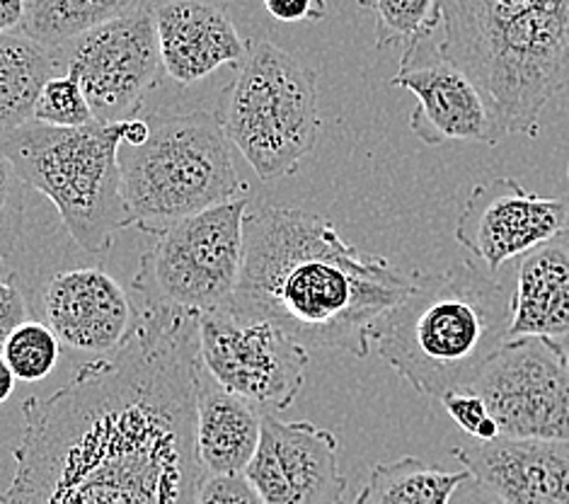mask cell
Instances as JSON below:
<instances>
[{
	"mask_svg": "<svg viewBox=\"0 0 569 504\" xmlns=\"http://www.w3.org/2000/svg\"><path fill=\"white\" fill-rule=\"evenodd\" d=\"M12 391H16V374H12L3 354H0V405L10 398Z\"/></svg>",
	"mask_w": 569,
	"mask_h": 504,
	"instance_id": "obj_33",
	"label": "cell"
},
{
	"mask_svg": "<svg viewBox=\"0 0 569 504\" xmlns=\"http://www.w3.org/2000/svg\"><path fill=\"white\" fill-rule=\"evenodd\" d=\"M0 354H3L16 378L34 384V381H42L53 372L61 345L49 325L42 320H24L10 333Z\"/></svg>",
	"mask_w": 569,
	"mask_h": 504,
	"instance_id": "obj_24",
	"label": "cell"
},
{
	"mask_svg": "<svg viewBox=\"0 0 569 504\" xmlns=\"http://www.w3.org/2000/svg\"><path fill=\"white\" fill-rule=\"evenodd\" d=\"M27 20V0H0V34L22 32Z\"/></svg>",
	"mask_w": 569,
	"mask_h": 504,
	"instance_id": "obj_32",
	"label": "cell"
},
{
	"mask_svg": "<svg viewBox=\"0 0 569 504\" xmlns=\"http://www.w3.org/2000/svg\"><path fill=\"white\" fill-rule=\"evenodd\" d=\"M357 3L373 12L378 49L392 45H402V49L417 47L441 24L439 0H357Z\"/></svg>",
	"mask_w": 569,
	"mask_h": 504,
	"instance_id": "obj_23",
	"label": "cell"
},
{
	"mask_svg": "<svg viewBox=\"0 0 569 504\" xmlns=\"http://www.w3.org/2000/svg\"><path fill=\"white\" fill-rule=\"evenodd\" d=\"M194 504H264V502L254 493V487L246 478V473H238V475L204 473V478H201L197 490Z\"/></svg>",
	"mask_w": 569,
	"mask_h": 504,
	"instance_id": "obj_27",
	"label": "cell"
},
{
	"mask_svg": "<svg viewBox=\"0 0 569 504\" xmlns=\"http://www.w3.org/2000/svg\"><path fill=\"white\" fill-rule=\"evenodd\" d=\"M57 53L61 73L76 78L98 125L137 119L166 71L148 6L71 39Z\"/></svg>",
	"mask_w": 569,
	"mask_h": 504,
	"instance_id": "obj_9",
	"label": "cell"
},
{
	"mask_svg": "<svg viewBox=\"0 0 569 504\" xmlns=\"http://www.w3.org/2000/svg\"><path fill=\"white\" fill-rule=\"evenodd\" d=\"M199 357L216 384L262 415L283 413L303 388L310 352L272 323L230 313L199 316Z\"/></svg>",
	"mask_w": 569,
	"mask_h": 504,
	"instance_id": "obj_10",
	"label": "cell"
},
{
	"mask_svg": "<svg viewBox=\"0 0 569 504\" xmlns=\"http://www.w3.org/2000/svg\"><path fill=\"white\" fill-rule=\"evenodd\" d=\"M567 175H569V162H567Z\"/></svg>",
	"mask_w": 569,
	"mask_h": 504,
	"instance_id": "obj_35",
	"label": "cell"
},
{
	"mask_svg": "<svg viewBox=\"0 0 569 504\" xmlns=\"http://www.w3.org/2000/svg\"><path fill=\"white\" fill-rule=\"evenodd\" d=\"M37 320L49 325L61 349L107 357L131 337L139 304L102 265L61 269L34 294Z\"/></svg>",
	"mask_w": 569,
	"mask_h": 504,
	"instance_id": "obj_15",
	"label": "cell"
},
{
	"mask_svg": "<svg viewBox=\"0 0 569 504\" xmlns=\"http://www.w3.org/2000/svg\"><path fill=\"white\" fill-rule=\"evenodd\" d=\"M24 224V182L16 166L0 156V265L16 255Z\"/></svg>",
	"mask_w": 569,
	"mask_h": 504,
	"instance_id": "obj_26",
	"label": "cell"
},
{
	"mask_svg": "<svg viewBox=\"0 0 569 504\" xmlns=\"http://www.w3.org/2000/svg\"><path fill=\"white\" fill-rule=\"evenodd\" d=\"M466 478H470L466 468L443 471L422 458L402 456L376 463L355 504H449Z\"/></svg>",
	"mask_w": 569,
	"mask_h": 504,
	"instance_id": "obj_21",
	"label": "cell"
},
{
	"mask_svg": "<svg viewBox=\"0 0 569 504\" xmlns=\"http://www.w3.org/2000/svg\"><path fill=\"white\" fill-rule=\"evenodd\" d=\"M441 403L456 425L466 434H470L472 439H478L482 425L490 419V413H487V405L480 395L468 391V388H460V391L446 393Z\"/></svg>",
	"mask_w": 569,
	"mask_h": 504,
	"instance_id": "obj_28",
	"label": "cell"
},
{
	"mask_svg": "<svg viewBox=\"0 0 569 504\" xmlns=\"http://www.w3.org/2000/svg\"><path fill=\"white\" fill-rule=\"evenodd\" d=\"M57 73H61L57 47L22 32L0 34V131L34 119L39 92Z\"/></svg>",
	"mask_w": 569,
	"mask_h": 504,
	"instance_id": "obj_20",
	"label": "cell"
},
{
	"mask_svg": "<svg viewBox=\"0 0 569 504\" xmlns=\"http://www.w3.org/2000/svg\"><path fill=\"white\" fill-rule=\"evenodd\" d=\"M451 454L507 504H569V442L497 437Z\"/></svg>",
	"mask_w": 569,
	"mask_h": 504,
	"instance_id": "obj_17",
	"label": "cell"
},
{
	"mask_svg": "<svg viewBox=\"0 0 569 504\" xmlns=\"http://www.w3.org/2000/svg\"><path fill=\"white\" fill-rule=\"evenodd\" d=\"M412 289L381 255H363L325 216L257 207L246 216V248L228 313L272 323L303 347L369 357L373 330Z\"/></svg>",
	"mask_w": 569,
	"mask_h": 504,
	"instance_id": "obj_2",
	"label": "cell"
},
{
	"mask_svg": "<svg viewBox=\"0 0 569 504\" xmlns=\"http://www.w3.org/2000/svg\"><path fill=\"white\" fill-rule=\"evenodd\" d=\"M519 337L555 347L569 343V234L526 253L517 265L509 339Z\"/></svg>",
	"mask_w": 569,
	"mask_h": 504,
	"instance_id": "obj_18",
	"label": "cell"
},
{
	"mask_svg": "<svg viewBox=\"0 0 569 504\" xmlns=\"http://www.w3.org/2000/svg\"><path fill=\"white\" fill-rule=\"evenodd\" d=\"M441 57L476 83L507 134L536 139L569 88V0H439Z\"/></svg>",
	"mask_w": 569,
	"mask_h": 504,
	"instance_id": "obj_3",
	"label": "cell"
},
{
	"mask_svg": "<svg viewBox=\"0 0 569 504\" xmlns=\"http://www.w3.org/2000/svg\"><path fill=\"white\" fill-rule=\"evenodd\" d=\"M124 127L127 121L88 127L27 121L0 131V156L24 185L51 199L78 248L94 257L110 253L114 234L131 226L117 158Z\"/></svg>",
	"mask_w": 569,
	"mask_h": 504,
	"instance_id": "obj_5",
	"label": "cell"
},
{
	"mask_svg": "<svg viewBox=\"0 0 569 504\" xmlns=\"http://www.w3.org/2000/svg\"><path fill=\"white\" fill-rule=\"evenodd\" d=\"M511 291L478 263L441 275L415 271L412 289L376 325L373 345L427 398L468 388L509 343Z\"/></svg>",
	"mask_w": 569,
	"mask_h": 504,
	"instance_id": "obj_4",
	"label": "cell"
},
{
	"mask_svg": "<svg viewBox=\"0 0 569 504\" xmlns=\"http://www.w3.org/2000/svg\"><path fill=\"white\" fill-rule=\"evenodd\" d=\"M562 234H569V197L528 192L513 177H492L472 189L453 230L492 275Z\"/></svg>",
	"mask_w": 569,
	"mask_h": 504,
	"instance_id": "obj_12",
	"label": "cell"
},
{
	"mask_svg": "<svg viewBox=\"0 0 569 504\" xmlns=\"http://www.w3.org/2000/svg\"><path fill=\"white\" fill-rule=\"evenodd\" d=\"M246 478L264 504H342L347 478L340 471V442L313 422L262 417L260 446Z\"/></svg>",
	"mask_w": 569,
	"mask_h": 504,
	"instance_id": "obj_14",
	"label": "cell"
},
{
	"mask_svg": "<svg viewBox=\"0 0 569 504\" xmlns=\"http://www.w3.org/2000/svg\"><path fill=\"white\" fill-rule=\"evenodd\" d=\"M49 127H88L94 125L83 90L69 73L51 76L34 107V119Z\"/></svg>",
	"mask_w": 569,
	"mask_h": 504,
	"instance_id": "obj_25",
	"label": "cell"
},
{
	"mask_svg": "<svg viewBox=\"0 0 569 504\" xmlns=\"http://www.w3.org/2000/svg\"><path fill=\"white\" fill-rule=\"evenodd\" d=\"M390 86L415 95L417 107L410 115V129L427 146L446 141L495 146L509 136L492 102L458 66L441 57L431 37L402 49L400 71L390 78Z\"/></svg>",
	"mask_w": 569,
	"mask_h": 504,
	"instance_id": "obj_13",
	"label": "cell"
},
{
	"mask_svg": "<svg viewBox=\"0 0 569 504\" xmlns=\"http://www.w3.org/2000/svg\"><path fill=\"white\" fill-rule=\"evenodd\" d=\"M560 349H562V357H565V364H567V369H569V343L562 345Z\"/></svg>",
	"mask_w": 569,
	"mask_h": 504,
	"instance_id": "obj_34",
	"label": "cell"
},
{
	"mask_svg": "<svg viewBox=\"0 0 569 504\" xmlns=\"http://www.w3.org/2000/svg\"><path fill=\"white\" fill-rule=\"evenodd\" d=\"M117 158L131 226L151 236L250 189L219 119L204 110L151 119L146 139L121 144Z\"/></svg>",
	"mask_w": 569,
	"mask_h": 504,
	"instance_id": "obj_6",
	"label": "cell"
},
{
	"mask_svg": "<svg viewBox=\"0 0 569 504\" xmlns=\"http://www.w3.org/2000/svg\"><path fill=\"white\" fill-rule=\"evenodd\" d=\"M449 504H507L497 493H492L490 487L480 483L478 478H466L456 487V493Z\"/></svg>",
	"mask_w": 569,
	"mask_h": 504,
	"instance_id": "obj_31",
	"label": "cell"
},
{
	"mask_svg": "<svg viewBox=\"0 0 569 504\" xmlns=\"http://www.w3.org/2000/svg\"><path fill=\"white\" fill-rule=\"evenodd\" d=\"M162 68L178 86H194L219 68H240L248 42L228 0H151Z\"/></svg>",
	"mask_w": 569,
	"mask_h": 504,
	"instance_id": "obj_16",
	"label": "cell"
},
{
	"mask_svg": "<svg viewBox=\"0 0 569 504\" xmlns=\"http://www.w3.org/2000/svg\"><path fill=\"white\" fill-rule=\"evenodd\" d=\"M141 6V0H27L22 34L47 47H61Z\"/></svg>",
	"mask_w": 569,
	"mask_h": 504,
	"instance_id": "obj_22",
	"label": "cell"
},
{
	"mask_svg": "<svg viewBox=\"0 0 569 504\" xmlns=\"http://www.w3.org/2000/svg\"><path fill=\"white\" fill-rule=\"evenodd\" d=\"M250 197L199 211L153 236L131 291L141 306L207 316L228 313L242 267Z\"/></svg>",
	"mask_w": 569,
	"mask_h": 504,
	"instance_id": "obj_8",
	"label": "cell"
},
{
	"mask_svg": "<svg viewBox=\"0 0 569 504\" xmlns=\"http://www.w3.org/2000/svg\"><path fill=\"white\" fill-rule=\"evenodd\" d=\"M213 115L262 182L281 180L301 168L318 144V78L289 51L252 39Z\"/></svg>",
	"mask_w": 569,
	"mask_h": 504,
	"instance_id": "obj_7",
	"label": "cell"
},
{
	"mask_svg": "<svg viewBox=\"0 0 569 504\" xmlns=\"http://www.w3.org/2000/svg\"><path fill=\"white\" fill-rule=\"evenodd\" d=\"M264 8L279 22H320L328 16V0H264Z\"/></svg>",
	"mask_w": 569,
	"mask_h": 504,
	"instance_id": "obj_30",
	"label": "cell"
},
{
	"mask_svg": "<svg viewBox=\"0 0 569 504\" xmlns=\"http://www.w3.org/2000/svg\"><path fill=\"white\" fill-rule=\"evenodd\" d=\"M468 391L485 401L501 437L569 442V369L546 339H509Z\"/></svg>",
	"mask_w": 569,
	"mask_h": 504,
	"instance_id": "obj_11",
	"label": "cell"
},
{
	"mask_svg": "<svg viewBox=\"0 0 569 504\" xmlns=\"http://www.w3.org/2000/svg\"><path fill=\"white\" fill-rule=\"evenodd\" d=\"M262 413L248 401L238 398L199 362L194 444L204 473L238 475L246 473L262 437Z\"/></svg>",
	"mask_w": 569,
	"mask_h": 504,
	"instance_id": "obj_19",
	"label": "cell"
},
{
	"mask_svg": "<svg viewBox=\"0 0 569 504\" xmlns=\"http://www.w3.org/2000/svg\"><path fill=\"white\" fill-rule=\"evenodd\" d=\"M199 362L197 316L139 304L117 352L80 364L49 398L22 403L16 473L0 504H194L204 478Z\"/></svg>",
	"mask_w": 569,
	"mask_h": 504,
	"instance_id": "obj_1",
	"label": "cell"
},
{
	"mask_svg": "<svg viewBox=\"0 0 569 504\" xmlns=\"http://www.w3.org/2000/svg\"><path fill=\"white\" fill-rule=\"evenodd\" d=\"M30 302H27L24 286L18 275H8L0 279V349H3L10 333L18 328L20 323L30 320Z\"/></svg>",
	"mask_w": 569,
	"mask_h": 504,
	"instance_id": "obj_29",
	"label": "cell"
}]
</instances>
